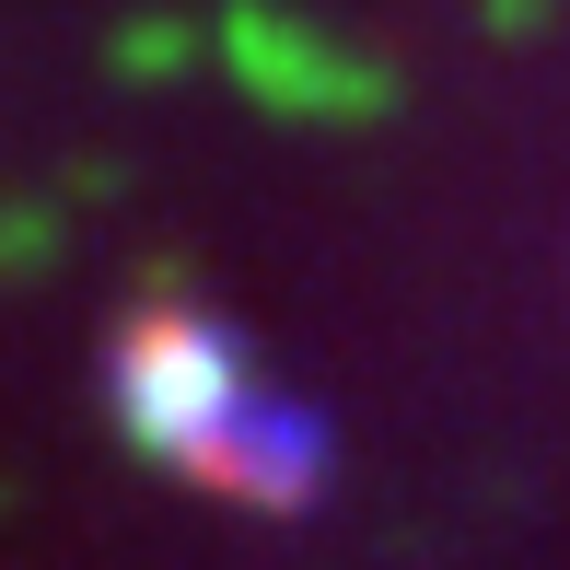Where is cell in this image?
<instances>
[{
    "mask_svg": "<svg viewBox=\"0 0 570 570\" xmlns=\"http://www.w3.org/2000/svg\"><path fill=\"white\" fill-rule=\"evenodd\" d=\"M187 478H210V489H233V501H256V512H303L326 489V431L303 420L292 396H245L210 443H198Z\"/></svg>",
    "mask_w": 570,
    "mask_h": 570,
    "instance_id": "2",
    "label": "cell"
},
{
    "mask_svg": "<svg viewBox=\"0 0 570 570\" xmlns=\"http://www.w3.org/2000/svg\"><path fill=\"white\" fill-rule=\"evenodd\" d=\"M245 350H233V326H210L198 303H151V315H128L117 338V407L128 431H140L164 465H198V443L245 407Z\"/></svg>",
    "mask_w": 570,
    "mask_h": 570,
    "instance_id": "1",
    "label": "cell"
}]
</instances>
